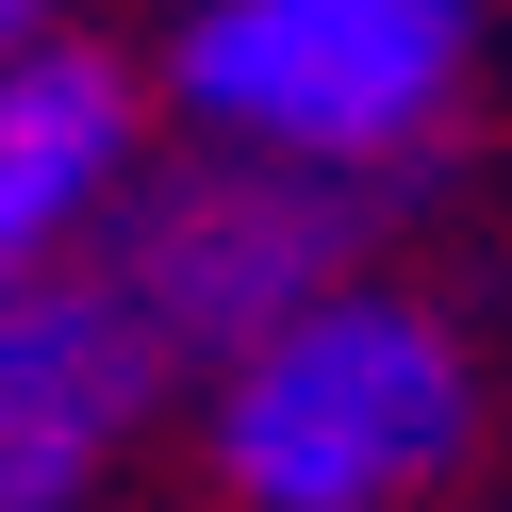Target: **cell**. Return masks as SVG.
Listing matches in <instances>:
<instances>
[{
    "mask_svg": "<svg viewBox=\"0 0 512 512\" xmlns=\"http://www.w3.org/2000/svg\"><path fill=\"white\" fill-rule=\"evenodd\" d=\"M479 0H199L166 34V100L248 166L380 182L463 116Z\"/></svg>",
    "mask_w": 512,
    "mask_h": 512,
    "instance_id": "7a4b0ae2",
    "label": "cell"
},
{
    "mask_svg": "<svg viewBox=\"0 0 512 512\" xmlns=\"http://www.w3.org/2000/svg\"><path fill=\"white\" fill-rule=\"evenodd\" d=\"M479 364L430 298L347 281L298 331H265L248 364H215V479L232 512H397L463 463Z\"/></svg>",
    "mask_w": 512,
    "mask_h": 512,
    "instance_id": "6da1fadb",
    "label": "cell"
},
{
    "mask_svg": "<svg viewBox=\"0 0 512 512\" xmlns=\"http://www.w3.org/2000/svg\"><path fill=\"white\" fill-rule=\"evenodd\" d=\"M100 215H133V67L50 34L0 67V314L50 298Z\"/></svg>",
    "mask_w": 512,
    "mask_h": 512,
    "instance_id": "5b68a950",
    "label": "cell"
},
{
    "mask_svg": "<svg viewBox=\"0 0 512 512\" xmlns=\"http://www.w3.org/2000/svg\"><path fill=\"white\" fill-rule=\"evenodd\" d=\"M17 50H50V0H0V67H17Z\"/></svg>",
    "mask_w": 512,
    "mask_h": 512,
    "instance_id": "8992f818",
    "label": "cell"
},
{
    "mask_svg": "<svg viewBox=\"0 0 512 512\" xmlns=\"http://www.w3.org/2000/svg\"><path fill=\"white\" fill-rule=\"evenodd\" d=\"M347 248H364V199H347V182L215 149V166H182V182H133L100 281L182 347V364H248V347L298 331L314 298H347Z\"/></svg>",
    "mask_w": 512,
    "mask_h": 512,
    "instance_id": "3957f363",
    "label": "cell"
},
{
    "mask_svg": "<svg viewBox=\"0 0 512 512\" xmlns=\"http://www.w3.org/2000/svg\"><path fill=\"white\" fill-rule=\"evenodd\" d=\"M182 347L149 331L116 281H50L0 314V512H83L100 463L133 446V413L166 397Z\"/></svg>",
    "mask_w": 512,
    "mask_h": 512,
    "instance_id": "277c9868",
    "label": "cell"
}]
</instances>
